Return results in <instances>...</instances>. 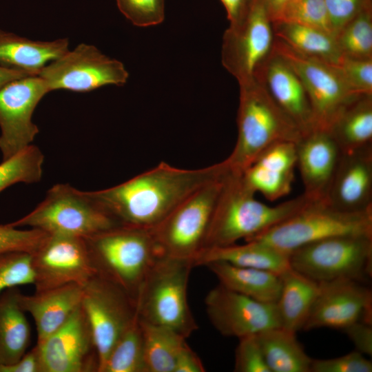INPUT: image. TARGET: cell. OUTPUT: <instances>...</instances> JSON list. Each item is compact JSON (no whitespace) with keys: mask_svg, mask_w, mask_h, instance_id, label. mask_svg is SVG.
Wrapping results in <instances>:
<instances>
[{"mask_svg":"<svg viewBox=\"0 0 372 372\" xmlns=\"http://www.w3.org/2000/svg\"><path fill=\"white\" fill-rule=\"evenodd\" d=\"M225 169L223 161L194 169L161 162L119 185L90 194L118 224L152 229L189 195Z\"/></svg>","mask_w":372,"mask_h":372,"instance_id":"1","label":"cell"},{"mask_svg":"<svg viewBox=\"0 0 372 372\" xmlns=\"http://www.w3.org/2000/svg\"><path fill=\"white\" fill-rule=\"evenodd\" d=\"M242 173L228 169L205 239L203 249L247 240L293 216L315 200L302 194L276 206L255 198Z\"/></svg>","mask_w":372,"mask_h":372,"instance_id":"2","label":"cell"},{"mask_svg":"<svg viewBox=\"0 0 372 372\" xmlns=\"http://www.w3.org/2000/svg\"><path fill=\"white\" fill-rule=\"evenodd\" d=\"M84 238L96 274L136 302L147 274L162 255L151 229L120 225Z\"/></svg>","mask_w":372,"mask_h":372,"instance_id":"3","label":"cell"},{"mask_svg":"<svg viewBox=\"0 0 372 372\" xmlns=\"http://www.w3.org/2000/svg\"><path fill=\"white\" fill-rule=\"evenodd\" d=\"M239 86L237 140L223 161L229 170L242 173L272 144L284 141L297 143L302 134L256 79Z\"/></svg>","mask_w":372,"mask_h":372,"instance_id":"4","label":"cell"},{"mask_svg":"<svg viewBox=\"0 0 372 372\" xmlns=\"http://www.w3.org/2000/svg\"><path fill=\"white\" fill-rule=\"evenodd\" d=\"M191 260L160 256L136 299L141 321L174 331L185 338L198 329L187 298Z\"/></svg>","mask_w":372,"mask_h":372,"instance_id":"5","label":"cell"},{"mask_svg":"<svg viewBox=\"0 0 372 372\" xmlns=\"http://www.w3.org/2000/svg\"><path fill=\"white\" fill-rule=\"evenodd\" d=\"M29 226L48 234L86 238L120 225L90 195L69 184H56L29 214L10 223Z\"/></svg>","mask_w":372,"mask_h":372,"instance_id":"6","label":"cell"},{"mask_svg":"<svg viewBox=\"0 0 372 372\" xmlns=\"http://www.w3.org/2000/svg\"><path fill=\"white\" fill-rule=\"evenodd\" d=\"M347 234L372 236V210L344 212L330 207L323 200H315L293 216L245 241L258 240L289 256L304 245Z\"/></svg>","mask_w":372,"mask_h":372,"instance_id":"7","label":"cell"},{"mask_svg":"<svg viewBox=\"0 0 372 372\" xmlns=\"http://www.w3.org/2000/svg\"><path fill=\"white\" fill-rule=\"evenodd\" d=\"M289 258L292 269L318 282L337 279L364 282L372 276V236L322 239L297 248Z\"/></svg>","mask_w":372,"mask_h":372,"instance_id":"8","label":"cell"},{"mask_svg":"<svg viewBox=\"0 0 372 372\" xmlns=\"http://www.w3.org/2000/svg\"><path fill=\"white\" fill-rule=\"evenodd\" d=\"M227 171L192 192L151 229L162 255L194 261L202 251Z\"/></svg>","mask_w":372,"mask_h":372,"instance_id":"9","label":"cell"},{"mask_svg":"<svg viewBox=\"0 0 372 372\" xmlns=\"http://www.w3.org/2000/svg\"><path fill=\"white\" fill-rule=\"evenodd\" d=\"M273 50L287 61L304 85L315 130L328 131L344 107L359 94L349 88L338 65L300 53L276 38Z\"/></svg>","mask_w":372,"mask_h":372,"instance_id":"10","label":"cell"},{"mask_svg":"<svg viewBox=\"0 0 372 372\" xmlns=\"http://www.w3.org/2000/svg\"><path fill=\"white\" fill-rule=\"evenodd\" d=\"M274 34L262 0H252L242 19L225 30L221 50L224 68L239 85L255 80L273 50Z\"/></svg>","mask_w":372,"mask_h":372,"instance_id":"11","label":"cell"},{"mask_svg":"<svg viewBox=\"0 0 372 372\" xmlns=\"http://www.w3.org/2000/svg\"><path fill=\"white\" fill-rule=\"evenodd\" d=\"M38 75L49 92L67 90L77 92H90L108 85H122L129 76L122 62L86 43L78 45L51 61Z\"/></svg>","mask_w":372,"mask_h":372,"instance_id":"12","label":"cell"},{"mask_svg":"<svg viewBox=\"0 0 372 372\" xmlns=\"http://www.w3.org/2000/svg\"><path fill=\"white\" fill-rule=\"evenodd\" d=\"M81 307L88 320L99 358V371L136 315V302L120 287L95 275L83 287Z\"/></svg>","mask_w":372,"mask_h":372,"instance_id":"13","label":"cell"},{"mask_svg":"<svg viewBox=\"0 0 372 372\" xmlns=\"http://www.w3.org/2000/svg\"><path fill=\"white\" fill-rule=\"evenodd\" d=\"M35 291L70 284L84 286L96 272L84 238L48 234L32 253Z\"/></svg>","mask_w":372,"mask_h":372,"instance_id":"14","label":"cell"},{"mask_svg":"<svg viewBox=\"0 0 372 372\" xmlns=\"http://www.w3.org/2000/svg\"><path fill=\"white\" fill-rule=\"evenodd\" d=\"M49 90L39 75L18 79L0 89V150L3 161L32 145L39 133L33 112Z\"/></svg>","mask_w":372,"mask_h":372,"instance_id":"15","label":"cell"},{"mask_svg":"<svg viewBox=\"0 0 372 372\" xmlns=\"http://www.w3.org/2000/svg\"><path fill=\"white\" fill-rule=\"evenodd\" d=\"M213 327L225 337L238 339L280 327L276 302H263L218 284L205 298Z\"/></svg>","mask_w":372,"mask_h":372,"instance_id":"16","label":"cell"},{"mask_svg":"<svg viewBox=\"0 0 372 372\" xmlns=\"http://www.w3.org/2000/svg\"><path fill=\"white\" fill-rule=\"evenodd\" d=\"M36 345L41 372L99 371L92 333L81 304L63 325Z\"/></svg>","mask_w":372,"mask_h":372,"instance_id":"17","label":"cell"},{"mask_svg":"<svg viewBox=\"0 0 372 372\" xmlns=\"http://www.w3.org/2000/svg\"><path fill=\"white\" fill-rule=\"evenodd\" d=\"M319 283V291L302 330H343L362 321L372 324V292L364 282L337 279Z\"/></svg>","mask_w":372,"mask_h":372,"instance_id":"18","label":"cell"},{"mask_svg":"<svg viewBox=\"0 0 372 372\" xmlns=\"http://www.w3.org/2000/svg\"><path fill=\"white\" fill-rule=\"evenodd\" d=\"M323 201L344 212L372 210V145L342 152Z\"/></svg>","mask_w":372,"mask_h":372,"instance_id":"19","label":"cell"},{"mask_svg":"<svg viewBox=\"0 0 372 372\" xmlns=\"http://www.w3.org/2000/svg\"><path fill=\"white\" fill-rule=\"evenodd\" d=\"M255 79L265 87L280 109L296 123L302 135L315 130L309 99L295 71L273 50Z\"/></svg>","mask_w":372,"mask_h":372,"instance_id":"20","label":"cell"},{"mask_svg":"<svg viewBox=\"0 0 372 372\" xmlns=\"http://www.w3.org/2000/svg\"><path fill=\"white\" fill-rule=\"evenodd\" d=\"M296 145V167L304 185L303 194L315 200H323L342 152L326 130H313L302 135Z\"/></svg>","mask_w":372,"mask_h":372,"instance_id":"21","label":"cell"},{"mask_svg":"<svg viewBox=\"0 0 372 372\" xmlns=\"http://www.w3.org/2000/svg\"><path fill=\"white\" fill-rule=\"evenodd\" d=\"M296 143L280 141L263 150L242 173L246 184L271 201L288 195L296 167Z\"/></svg>","mask_w":372,"mask_h":372,"instance_id":"22","label":"cell"},{"mask_svg":"<svg viewBox=\"0 0 372 372\" xmlns=\"http://www.w3.org/2000/svg\"><path fill=\"white\" fill-rule=\"evenodd\" d=\"M83 287L70 284L35 291L32 295L19 293L21 309L29 313L37 328V342H42L59 329L81 306Z\"/></svg>","mask_w":372,"mask_h":372,"instance_id":"23","label":"cell"},{"mask_svg":"<svg viewBox=\"0 0 372 372\" xmlns=\"http://www.w3.org/2000/svg\"><path fill=\"white\" fill-rule=\"evenodd\" d=\"M68 46V39L34 41L0 29V65L38 75L67 52Z\"/></svg>","mask_w":372,"mask_h":372,"instance_id":"24","label":"cell"},{"mask_svg":"<svg viewBox=\"0 0 372 372\" xmlns=\"http://www.w3.org/2000/svg\"><path fill=\"white\" fill-rule=\"evenodd\" d=\"M245 242L242 245L235 243L203 249L194 258V267L205 266L212 262H224L278 274L291 267L288 255L258 240Z\"/></svg>","mask_w":372,"mask_h":372,"instance_id":"25","label":"cell"},{"mask_svg":"<svg viewBox=\"0 0 372 372\" xmlns=\"http://www.w3.org/2000/svg\"><path fill=\"white\" fill-rule=\"evenodd\" d=\"M280 276L276 307L280 327L297 333L302 330L319 291V283L290 267Z\"/></svg>","mask_w":372,"mask_h":372,"instance_id":"26","label":"cell"},{"mask_svg":"<svg viewBox=\"0 0 372 372\" xmlns=\"http://www.w3.org/2000/svg\"><path fill=\"white\" fill-rule=\"evenodd\" d=\"M205 267L214 274L219 284L232 291L263 302H276L279 298L280 274L224 262H212Z\"/></svg>","mask_w":372,"mask_h":372,"instance_id":"27","label":"cell"},{"mask_svg":"<svg viewBox=\"0 0 372 372\" xmlns=\"http://www.w3.org/2000/svg\"><path fill=\"white\" fill-rule=\"evenodd\" d=\"M18 287L0 293V365L21 359L30 345L31 329L18 300Z\"/></svg>","mask_w":372,"mask_h":372,"instance_id":"28","label":"cell"},{"mask_svg":"<svg viewBox=\"0 0 372 372\" xmlns=\"http://www.w3.org/2000/svg\"><path fill=\"white\" fill-rule=\"evenodd\" d=\"M328 132L342 153L372 145V95H359L351 100Z\"/></svg>","mask_w":372,"mask_h":372,"instance_id":"29","label":"cell"},{"mask_svg":"<svg viewBox=\"0 0 372 372\" xmlns=\"http://www.w3.org/2000/svg\"><path fill=\"white\" fill-rule=\"evenodd\" d=\"M296 333L278 327L256 334L271 372H310L312 358L305 352Z\"/></svg>","mask_w":372,"mask_h":372,"instance_id":"30","label":"cell"},{"mask_svg":"<svg viewBox=\"0 0 372 372\" xmlns=\"http://www.w3.org/2000/svg\"><path fill=\"white\" fill-rule=\"evenodd\" d=\"M274 37L296 51L338 65L342 54L335 37L300 23L279 21L272 23Z\"/></svg>","mask_w":372,"mask_h":372,"instance_id":"31","label":"cell"},{"mask_svg":"<svg viewBox=\"0 0 372 372\" xmlns=\"http://www.w3.org/2000/svg\"><path fill=\"white\" fill-rule=\"evenodd\" d=\"M140 322L146 372H174L177 358L187 344L186 338L163 327Z\"/></svg>","mask_w":372,"mask_h":372,"instance_id":"32","label":"cell"},{"mask_svg":"<svg viewBox=\"0 0 372 372\" xmlns=\"http://www.w3.org/2000/svg\"><path fill=\"white\" fill-rule=\"evenodd\" d=\"M101 372H146L143 335L137 312L114 345Z\"/></svg>","mask_w":372,"mask_h":372,"instance_id":"33","label":"cell"},{"mask_svg":"<svg viewBox=\"0 0 372 372\" xmlns=\"http://www.w3.org/2000/svg\"><path fill=\"white\" fill-rule=\"evenodd\" d=\"M44 156L30 145L0 163V192L18 183H34L41 180Z\"/></svg>","mask_w":372,"mask_h":372,"instance_id":"34","label":"cell"},{"mask_svg":"<svg viewBox=\"0 0 372 372\" xmlns=\"http://www.w3.org/2000/svg\"><path fill=\"white\" fill-rule=\"evenodd\" d=\"M342 56L372 59V7L358 14L335 35Z\"/></svg>","mask_w":372,"mask_h":372,"instance_id":"35","label":"cell"},{"mask_svg":"<svg viewBox=\"0 0 372 372\" xmlns=\"http://www.w3.org/2000/svg\"><path fill=\"white\" fill-rule=\"evenodd\" d=\"M33 284L32 253L21 251L0 252V293L10 288Z\"/></svg>","mask_w":372,"mask_h":372,"instance_id":"36","label":"cell"},{"mask_svg":"<svg viewBox=\"0 0 372 372\" xmlns=\"http://www.w3.org/2000/svg\"><path fill=\"white\" fill-rule=\"evenodd\" d=\"M280 21L310 26L335 37L325 0H292Z\"/></svg>","mask_w":372,"mask_h":372,"instance_id":"37","label":"cell"},{"mask_svg":"<svg viewBox=\"0 0 372 372\" xmlns=\"http://www.w3.org/2000/svg\"><path fill=\"white\" fill-rule=\"evenodd\" d=\"M121 12L138 27L154 26L165 19V0H116Z\"/></svg>","mask_w":372,"mask_h":372,"instance_id":"38","label":"cell"},{"mask_svg":"<svg viewBox=\"0 0 372 372\" xmlns=\"http://www.w3.org/2000/svg\"><path fill=\"white\" fill-rule=\"evenodd\" d=\"M338 65L353 93L372 95V59L342 56Z\"/></svg>","mask_w":372,"mask_h":372,"instance_id":"39","label":"cell"},{"mask_svg":"<svg viewBox=\"0 0 372 372\" xmlns=\"http://www.w3.org/2000/svg\"><path fill=\"white\" fill-rule=\"evenodd\" d=\"M48 234L38 229L21 230L10 223L0 225V252L21 251L32 253Z\"/></svg>","mask_w":372,"mask_h":372,"instance_id":"40","label":"cell"},{"mask_svg":"<svg viewBox=\"0 0 372 372\" xmlns=\"http://www.w3.org/2000/svg\"><path fill=\"white\" fill-rule=\"evenodd\" d=\"M238 340L235 351L234 371L271 372L256 335H247Z\"/></svg>","mask_w":372,"mask_h":372,"instance_id":"41","label":"cell"},{"mask_svg":"<svg viewBox=\"0 0 372 372\" xmlns=\"http://www.w3.org/2000/svg\"><path fill=\"white\" fill-rule=\"evenodd\" d=\"M372 362L359 351L330 359H312L310 372H371Z\"/></svg>","mask_w":372,"mask_h":372,"instance_id":"42","label":"cell"},{"mask_svg":"<svg viewBox=\"0 0 372 372\" xmlns=\"http://www.w3.org/2000/svg\"><path fill=\"white\" fill-rule=\"evenodd\" d=\"M333 34L363 10L372 7V0H325Z\"/></svg>","mask_w":372,"mask_h":372,"instance_id":"43","label":"cell"},{"mask_svg":"<svg viewBox=\"0 0 372 372\" xmlns=\"http://www.w3.org/2000/svg\"><path fill=\"white\" fill-rule=\"evenodd\" d=\"M354 344L358 351L372 355V324L355 322L342 330Z\"/></svg>","mask_w":372,"mask_h":372,"instance_id":"44","label":"cell"},{"mask_svg":"<svg viewBox=\"0 0 372 372\" xmlns=\"http://www.w3.org/2000/svg\"><path fill=\"white\" fill-rule=\"evenodd\" d=\"M0 372H41L37 345L16 362L0 365Z\"/></svg>","mask_w":372,"mask_h":372,"instance_id":"45","label":"cell"},{"mask_svg":"<svg viewBox=\"0 0 372 372\" xmlns=\"http://www.w3.org/2000/svg\"><path fill=\"white\" fill-rule=\"evenodd\" d=\"M205 368L198 355L187 344L180 351L174 372H204Z\"/></svg>","mask_w":372,"mask_h":372,"instance_id":"46","label":"cell"},{"mask_svg":"<svg viewBox=\"0 0 372 372\" xmlns=\"http://www.w3.org/2000/svg\"><path fill=\"white\" fill-rule=\"evenodd\" d=\"M225 7L229 25L238 23L246 14L252 0H220Z\"/></svg>","mask_w":372,"mask_h":372,"instance_id":"47","label":"cell"},{"mask_svg":"<svg viewBox=\"0 0 372 372\" xmlns=\"http://www.w3.org/2000/svg\"><path fill=\"white\" fill-rule=\"evenodd\" d=\"M292 0H262L269 17L272 23L280 21Z\"/></svg>","mask_w":372,"mask_h":372,"instance_id":"48","label":"cell"},{"mask_svg":"<svg viewBox=\"0 0 372 372\" xmlns=\"http://www.w3.org/2000/svg\"><path fill=\"white\" fill-rule=\"evenodd\" d=\"M32 75L25 72L0 65V89L11 81Z\"/></svg>","mask_w":372,"mask_h":372,"instance_id":"49","label":"cell"}]
</instances>
